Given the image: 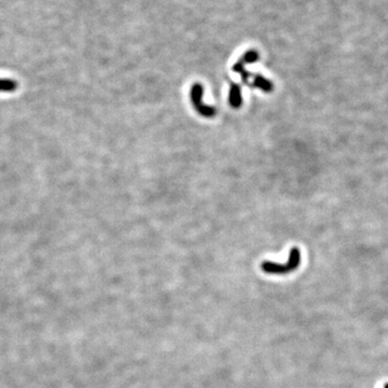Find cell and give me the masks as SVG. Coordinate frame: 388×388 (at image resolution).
<instances>
[{
  "mask_svg": "<svg viewBox=\"0 0 388 388\" xmlns=\"http://www.w3.org/2000/svg\"><path fill=\"white\" fill-rule=\"evenodd\" d=\"M18 82L9 78H0V93H12L18 89Z\"/></svg>",
  "mask_w": 388,
  "mask_h": 388,
  "instance_id": "6",
  "label": "cell"
},
{
  "mask_svg": "<svg viewBox=\"0 0 388 388\" xmlns=\"http://www.w3.org/2000/svg\"><path fill=\"white\" fill-rule=\"evenodd\" d=\"M246 64H247V62H246L243 57H241V58L238 59V61L234 64L232 70H233L234 72H237L238 74H240L241 79H242V82H243L244 84H247V85L250 86L249 79H250V77L252 76V74L249 73L247 70L245 69V65H246Z\"/></svg>",
  "mask_w": 388,
  "mask_h": 388,
  "instance_id": "5",
  "label": "cell"
},
{
  "mask_svg": "<svg viewBox=\"0 0 388 388\" xmlns=\"http://www.w3.org/2000/svg\"><path fill=\"white\" fill-rule=\"evenodd\" d=\"M251 87L259 88L265 93H271L273 91L274 86L270 80L264 78L263 76H261V74H253Z\"/></svg>",
  "mask_w": 388,
  "mask_h": 388,
  "instance_id": "4",
  "label": "cell"
},
{
  "mask_svg": "<svg viewBox=\"0 0 388 388\" xmlns=\"http://www.w3.org/2000/svg\"><path fill=\"white\" fill-rule=\"evenodd\" d=\"M229 103L230 106L235 109L240 108L243 104V96H242V86L237 83H232L230 87L229 93Z\"/></svg>",
  "mask_w": 388,
  "mask_h": 388,
  "instance_id": "3",
  "label": "cell"
},
{
  "mask_svg": "<svg viewBox=\"0 0 388 388\" xmlns=\"http://www.w3.org/2000/svg\"><path fill=\"white\" fill-rule=\"evenodd\" d=\"M203 94H204L203 85L200 83H194L190 91V99L192 102V105L194 106V108H196L199 115L205 118H213L216 116V114H217V110L212 106L205 105L203 103Z\"/></svg>",
  "mask_w": 388,
  "mask_h": 388,
  "instance_id": "2",
  "label": "cell"
},
{
  "mask_svg": "<svg viewBox=\"0 0 388 388\" xmlns=\"http://www.w3.org/2000/svg\"><path fill=\"white\" fill-rule=\"evenodd\" d=\"M384 388H388V383H387V384H385V386H384Z\"/></svg>",
  "mask_w": 388,
  "mask_h": 388,
  "instance_id": "7",
  "label": "cell"
},
{
  "mask_svg": "<svg viewBox=\"0 0 388 388\" xmlns=\"http://www.w3.org/2000/svg\"><path fill=\"white\" fill-rule=\"evenodd\" d=\"M301 262V253L299 248H291L290 253H289V258L286 263H275L272 262V261H264L261 264V268L262 271L266 274H272V275H285L290 272H293L297 270L298 266L300 265Z\"/></svg>",
  "mask_w": 388,
  "mask_h": 388,
  "instance_id": "1",
  "label": "cell"
}]
</instances>
